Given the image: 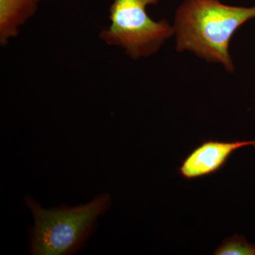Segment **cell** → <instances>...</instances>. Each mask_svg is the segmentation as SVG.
Wrapping results in <instances>:
<instances>
[{"instance_id":"cell-2","label":"cell","mask_w":255,"mask_h":255,"mask_svg":"<svg viewBox=\"0 0 255 255\" xmlns=\"http://www.w3.org/2000/svg\"><path fill=\"white\" fill-rule=\"evenodd\" d=\"M24 202L33 219L28 233L31 255H69L91 236L98 219L112 206V196L100 194L87 204L48 209L31 196H25Z\"/></svg>"},{"instance_id":"cell-6","label":"cell","mask_w":255,"mask_h":255,"mask_svg":"<svg viewBox=\"0 0 255 255\" xmlns=\"http://www.w3.org/2000/svg\"><path fill=\"white\" fill-rule=\"evenodd\" d=\"M214 255H255V244L250 243L244 236L234 235L225 238Z\"/></svg>"},{"instance_id":"cell-7","label":"cell","mask_w":255,"mask_h":255,"mask_svg":"<svg viewBox=\"0 0 255 255\" xmlns=\"http://www.w3.org/2000/svg\"><path fill=\"white\" fill-rule=\"evenodd\" d=\"M253 147H255V140H253Z\"/></svg>"},{"instance_id":"cell-3","label":"cell","mask_w":255,"mask_h":255,"mask_svg":"<svg viewBox=\"0 0 255 255\" xmlns=\"http://www.w3.org/2000/svg\"><path fill=\"white\" fill-rule=\"evenodd\" d=\"M159 0H114L110 8V25L101 32L102 41L121 47L133 60L157 53L164 42L174 35L167 20L155 21L147 14V5Z\"/></svg>"},{"instance_id":"cell-4","label":"cell","mask_w":255,"mask_h":255,"mask_svg":"<svg viewBox=\"0 0 255 255\" xmlns=\"http://www.w3.org/2000/svg\"><path fill=\"white\" fill-rule=\"evenodd\" d=\"M253 144V140L232 142L207 140L193 150L184 159L178 170L181 177L186 179L205 177L222 168L234 151Z\"/></svg>"},{"instance_id":"cell-1","label":"cell","mask_w":255,"mask_h":255,"mask_svg":"<svg viewBox=\"0 0 255 255\" xmlns=\"http://www.w3.org/2000/svg\"><path fill=\"white\" fill-rule=\"evenodd\" d=\"M253 18L255 6H228L219 0H186L175 15L176 48L192 52L209 63L221 64L232 73L230 41L236 30Z\"/></svg>"},{"instance_id":"cell-8","label":"cell","mask_w":255,"mask_h":255,"mask_svg":"<svg viewBox=\"0 0 255 255\" xmlns=\"http://www.w3.org/2000/svg\"><path fill=\"white\" fill-rule=\"evenodd\" d=\"M35 1H36L37 3H38L39 1H42V0H35Z\"/></svg>"},{"instance_id":"cell-5","label":"cell","mask_w":255,"mask_h":255,"mask_svg":"<svg viewBox=\"0 0 255 255\" xmlns=\"http://www.w3.org/2000/svg\"><path fill=\"white\" fill-rule=\"evenodd\" d=\"M35 0H0V43L5 46L17 36L20 26L37 11Z\"/></svg>"}]
</instances>
